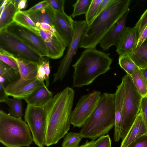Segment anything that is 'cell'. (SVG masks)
<instances>
[{"label":"cell","instance_id":"obj_24","mask_svg":"<svg viewBox=\"0 0 147 147\" xmlns=\"http://www.w3.org/2000/svg\"><path fill=\"white\" fill-rule=\"evenodd\" d=\"M140 69L147 67V39L137 50L129 55Z\"/></svg>","mask_w":147,"mask_h":147},{"label":"cell","instance_id":"obj_11","mask_svg":"<svg viewBox=\"0 0 147 147\" xmlns=\"http://www.w3.org/2000/svg\"><path fill=\"white\" fill-rule=\"evenodd\" d=\"M4 30L29 46L42 57H47L45 46L40 35L28 29L17 24L14 22Z\"/></svg>","mask_w":147,"mask_h":147},{"label":"cell","instance_id":"obj_22","mask_svg":"<svg viewBox=\"0 0 147 147\" xmlns=\"http://www.w3.org/2000/svg\"><path fill=\"white\" fill-rule=\"evenodd\" d=\"M14 22L17 24L30 30L39 35V29L30 17L28 13L24 11L18 10L13 18Z\"/></svg>","mask_w":147,"mask_h":147},{"label":"cell","instance_id":"obj_30","mask_svg":"<svg viewBox=\"0 0 147 147\" xmlns=\"http://www.w3.org/2000/svg\"><path fill=\"white\" fill-rule=\"evenodd\" d=\"M82 138L79 133H67L63 138L61 147H78Z\"/></svg>","mask_w":147,"mask_h":147},{"label":"cell","instance_id":"obj_34","mask_svg":"<svg viewBox=\"0 0 147 147\" xmlns=\"http://www.w3.org/2000/svg\"><path fill=\"white\" fill-rule=\"evenodd\" d=\"M111 141L108 135H105L95 140L94 147H111Z\"/></svg>","mask_w":147,"mask_h":147},{"label":"cell","instance_id":"obj_42","mask_svg":"<svg viewBox=\"0 0 147 147\" xmlns=\"http://www.w3.org/2000/svg\"><path fill=\"white\" fill-rule=\"evenodd\" d=\"M38 28L39 29L48 31L53 32L56 31L54 27L46 23H42L40 24Z\"/></svg>","mask_w":147,"mask_h":147},{"label":"cell","instance_id":"obj_26","mask_svg":"<svg viewBox=\"0 0 147 147\" xmlns=\"http://www.w3.org/2000/svg\"><path fill=\"white\" fill-rule=\"evenodd\" d=\"M131 76L138 92L142 97L147 95V80L140 69L134 71Z\"/></svg>","mask_w":147,"mask_h":147},{"label":"cell","instance_id":"obj_45","mask_svg":"<svg viewBox=\"0 0 147 147\" xmlns=\"http://www.w3.org/2000/svg\"><path fill=\"white\" fill-rule=\"evenodd\" d=\"M95 142V140H92L90 141L87 140L85 143L78 147H94Z\"/></svg>","mask_w":147,"mask_h":147},{"label":"cell","instance_id":"obj_46","mask_svg":"<svg viewBox=\"0 0 147 147\" xmlns=\"http://www.w3.org/2000/svg\"><path fill=\"white\" fill-rule=\"evenodd\" d=\"M9 0H3L0 1V14L4 10Z\"/></svg>","mask_w":147,"mask_h":147},{"label":"cell","instance_id":"obj_40","mask_svg":"<svg viewBox=\"0 0 147 147\" xmlns=\"http://www.w3.org/2000/svg\"><path fill=\"white\" fill-rule=\"evenodd\" d=\"M49 5L46 0H44L39 2L28 10L24 11L26 13L33 12L44 8Z\"/></svg>","mask_w":147,"mask_h":147},{"label":"cell","instance_id":"obj_5","mask_svg":"<svg viewBox=\"0 0 147 147\" xmlns=\"http://www.w3.org/2000/svg\"><path fill=\"white\" fill-rule=\"evenodd\" d=\"M30 128L22 118L0 111V142L6 147H29L33 143Z\"/></svg>","mask_w":147,"mask_h":147},{"label":"cell","instance_id":"obj_12","mask_svg":"<svg viewBox=\"0 0 147 147\" xmlns=\"http://www.w3.org/2000/svg\"><path fill=\"white\" fill-rule=\"evenodd\" d=\"M74 21L64 11H55L54 27L66 47L69 46L73 34Z\"/></svg>","mask_w":147,"mask_h":147},{"label":"cell","instance_id":"obj_25","mask_svg":"<svg viewBox=\"0 0 147 147\" xmlns=\"http://www.w3.org/2000/svg\"><path fill=\"white\" fill-rule=\"evenodd\" d=\"M43 57L40 62L37 64V70L36 79L41 82H46L47 87L49 85V76L51 69L49 58Z\"/></svg>","mask_w":147,"mask_h":147},{"label":"cell","instance_id":"obj_39","mask_svg":"<svg viewBox=\"0 0 147 147\" xmlns=\"http://www.w3.org/2000/svg\"><path fill=\"white\" fill-rule=\"evenodd\" d=\"M147 39V24L138 34V38L135 51H136Z\"/></svg>","mask_w":147,"mask_h":147},{"label":"cell","instance_id":"obj_16","mask_svg":"<svg viewBox=\"0 0 147 147\" xmlns=\"http://www.w3.org/2000/svg\"><path fill=\"white\" fill-rule=\"evenodd\" d=\"M115 93V117L114 138L115 141L117 142L121 138L122 115L124 98V85L122 81L121 84L117 86Z\"/></svg>","mask_w":147,"mask_h":147},{"label":"cell","instance_id":"obj_20","mask_svg":"<svg viewBox=\"0 0 147 147\" xmlns=\"http://www.w3.org/2000/svg\"><path fill=\"white\" fill-rule=\"evenodd\" d=\"M27 13L38 28L40 24L42 23H47L54 27L55 11L49 4L41 10Z\"/></svg>","mask_w":147,"mask_h":147},{"label":"cell","instance_id":"obj_2","mask_svg":"<svg viewBox=\"0 0 147 147\" xmlns=\"http://www.w3.org/2000/svg\"><path fill=\"white\" fill-rule=\"evenodd\" d=\"M131 0H113L109 6L96 17L85 29L79 47L96 48L97 45L127 12Z\"/></svg>","mask_w":147,"mask_h":147},{"label":"cell","instance_id":"obj_4","mask_svg":"<svg viewBox=\"0 0 147 147\" xmlns=\"http://www.w3.org/2000/svg\"><path fill=\"white\" fill-rule=\"evenodd\" d=\"M115 117V94L104 93L79 133L82 138L95 140L107 134L114 127Z\"/></svg>","mask_w":147,"mask_h":147},{"label":"cell","instance_id":"obj_23","mask_svg":"<svg viewBox=\"0 0 147 147\" xmlns=\"http://www.w3.org/2000/svg\"><path fill=\"white\" fill-rule=\"evenodd\" d=\"M45 84L36 78L25 84L16 91L11 96L13 98L24 99L31 94L39 86Z\"/></svg>","mask_w":147,"mask_h":147},{"label":"cell","instance_id":"obj_19","mask_svg":"<svg viewBox=\"0 0 147 147\" xmlns=\"http://www.w3.org/2000/svg\"><path fill=\"white\" fill-rule=\"evenodd\" d=\"M147 134V127L139 112L126 136L122 140L120 147H127L133 142Z\"/></svg>","mask_w":147,"mask_h":147},{"label":"cell","instance_id":"obj_37","mask_svg":"<svg viewBox=\"0 0 147 147\" xmlns=\"http://www.w3.org/2000/svg\"><path fill=\"white\" fill-rule=\"evenodd\" d=\"M140 113L147 127V95L142 97L140 104Z\"/></svg>","mask_w":147,"mask_h":147},{"label":"cell","instance_id":"obj_14","mask_svg":"<svg viewBox=\"0 0 147 147\" xmlns=\"http://www.w3.org/2000/svg\"><path fill=\"white\" fill-rule=\"evenodd\" d=\"M128 12L123 15L101 41L100 45L104 51H107L113 45L116 46L125 27L126 19Z\"/></svg>","mask_w":147,"mask_h":147},{"label":"cell","instance_id":"obj_13","mask_svg":"<svg viewBox=\"0 0 147 147\" xmlns=\"http://www.w3.org/2000/svg\"><path fill=\"white\" fill-rule=\"evenodd\" d=\"M138 38V33L134 27H125L116 46L117 54L119 56L132 54L135 51Z\"/></svg>","mask_w":147,"mask_h":147},{"label":"cell","instance_id":"obj_33","mask_svg":"<svg viewBox=\"0 0 147 147\" xmlns=\"http://www.w3.org/2000/svg\"><path fill=\"white\" fill-rule=\"evenodd\" d=\"M0 59L13 69L18 71L17 64L11 57V54L1 48H0Z\"/></svg>","mask_w":147,"mask_h":147},{"label":"cell","instance_id":"obj_18","mask_svg":"<svg viewBox=\"0 0 147 147\" xmlns=\"http://www.w3.org/2000/svg\"><path fill=\"white\" fill-rule=\"evenodd\" d=\"M53 97L52 93L45 84L39 86L24 99L27 104L36 107H43L50 101Z\"/></svg>","mask_w":147,"mask_h":147},{"label":"cell","instance_id":"obj_3","mask_svg":"<svg viewBox=\"0 0 147 147\" xmlns=\"http://www.w3.org/2000/svg\"><path fill=\"white\" fill-rule=\"evenodd\" d=\"M112 61L109 54L96 48L86 49L72 65L73 87L79 88L91 84L110 70Z\"/></svg>","mask_w":147,"mask_h":147},{"label":"cell","instance_id":"obj_17","mask_svg":"<svg viewBox=\"0 0 147 147\" xmlns=\"http://www.w3.org/2000/svg\"><path fill=\"white\" fill-rule=\"evenodd\" d=\"M43 41L46 49L47 57L57 59L63 56L66 47L56 31Z\"/></svg>","mask_w":147,"mask_h":147},{"label":"cell","instance_id":"obj_43","mask_svg":"<svg viewBox=\"0 0 147 147\" xmlns=\"http://www.w3.org/2000/svg\"><path fill=\"white\" fill-rule=\"evenodd\" d=\"M8 96L5 92V87L0 83V102H4L5 100Z\"/></svg>","mask_w":147,"mask_h":147},{"label":"cell","instance_id":"obj_31","mask_svg":"<svg viewBox=\"0 0 147 147\" xmlns=\"http://www.w3.org/2000/svg\"><path fill=\"white\" fill-rule=\"evenodd\" d=\"M92 0H78L72 5L74 9L71 16H76L85 14L87 12Z\"/></svg>","mask_w":147,"mask_h":147},{"label":"cell","instance_id":"obj_15","mask_svg":"<svg viewBox=\"0 0 147 147\" xmlns=\"http://www.w3.org/2000/svg\"><path fill=\"white\" fill-rule=\"evenodd\" d=\"M11 55L17 64L20 76L19 80L26 84L36 78L37 64L16 57L11 54Z\"/></svg>","mask_w":147,"mask_h":147},{"label":"cell","instance_id":"obj_47","mask_svg":"<svg viewBox=\"0 0 147 147\" xmlns=\"http://www.w3.org/2000/svg\"><path fill=\"white\" fill-rule=\"evenodd\" d=\"M140 69L147 80V67Z\"/></svg>","mask_w":147,"mask_h":147},{"label":"cell","instance_id":"obj_10","mask_svg":"<svg viewBox=\"0 0 147 147\" xmlns=\"http://www.w3.org/2000/svg\"><path fill=\"white\" fill-rule=\"evenodd\" d=\"M101 95L100 91H94L80 98L71 115V124L74 127H82L96 107Z\"/></svg>","mask_w":147,"mask_h":147},{"label":"cell","instance_id":"obj_29","mask_svg":"<svg viewBox=\"0 0 147 147\" xmlns=\"http://www.w3.org/2000/svg\"><path fill=\"white\" fill-rule=\"evenodd\" d=\"M118 64L120 67L130 76L139 68L132 60L129 55H124L119 56Z\"/></svg>","mask_w":147,"mask_h":147},{"label":"cell","instance_id":"obj_6","mask_svg":"<svg viewBox=\"0 0 147 147\" xmlns=\"http://www.w3.org/2000/svg\"><path fill=\"white\" fill-rule=\"evenodd\" d=\"M122 81L124 85V98L120 137L123 140L140 112L142 97L138 92L130 76L125 75Z\"/></svg>","mask_w":147,"mask_h":147},{"label":"cell","instance_id":"obj_9","mask_svg":"<svg viewBox=\"0 0 147 147\" xmlns=\"http://www.w3.org/2000/svg\"><path fill=\"white\" fill-rule=\"evenodd\" d=\"M74 30L71 43L57 71L54 74L53 83L62 80L69 70L73 58L76 53L82 34L87 26L85 20H74Z\"/></svg>","mask_w":147,"mask_h":147},{"label":"cell","instance_id":"obj_28","mask_svg":"<svg viewBox=\"0 0 147 147\" xmlns=\"http://www.w3.org/2000/svg\"><path fill=\"white\" fill-rule=\"evenodd\" d=\"M0 76L4 78L9 84L13 82L20 77L19 71L0 61Z\"/></svg>","mask_w":147,"mask_h":147},{"label":"cell","instance_id":"obj_38","mask_svg":"<svg viewBox=\"0 0 147 147\" xmlns=\"http://www.w3.org/2000/svg\"><path fill=\"white\" fill-rule=\"evenodd\" d=\"M127 147H147V134L140 137Z\"/></svg>","mask_w":147,"mask_h":147},{"label":"cell","instance_id":"obj_7","mask_svg":"<svg viewBox=\"0 0 147 147\" xmlns=\"http://www.w3.org/2000/svg\"><path fill=\"white\" fill-rule=\"evenodd\" d=\"M0 48L16 57L37 64L40 62L43 57L29 46L5 30L0 32Z\"/></svg>","mask_w":147,"mask_h":147},{"label":"cell","instance_id":"obj_41","mask_svg":"<svg viewBox=\"0 0 147 147\" xmlns=\"http://www.w3.org/2000/svg\"><path fill=\"white\" fill-rule=\"evenodd\" d=\"M113 0H102L99 5L97 13L94 19L106 9L113 2Z\"/></svg>","mask_w":147,"mask_h":147},{"label":"cell","instance_id":"obj_1","mask_svg":"<svg viewBox=\"0 0 147 147\" xmlns=\"http://www.w3.org/2000/svg\"><path fill=\"white\" fill-rule=\"evenodd\" d=\"M75 92L67 87L53 96L45 106L47 124L45 146L56 144L69 129Z\"/></svg>","mask_w":147,"mask_h":147},{"label":"cell","instance_id":"obj_44","mask_svg":"<svg viewBox=\"0 0 147 147\" xmlns=\"http://www.w3.org/2000/svg\"><path fill=\"white\" fill-rule=\"evenodd\" d=\"M27 2L26 0H20L17 7L18 10L24 9L26 6Z\"/></svg>","mask_w":147,"mask_h":147},{"label":"cell","instance_id":"obj_32","mask_svg":"<svg viewBox=\"0 0 147 147\" xmlns=\"http://www.w3.org/2000/svg\"><path fill=\"white\" fill-rule=\"evenodd\" d=\"M102 0H92L88 10L85 14V19L87 26L89 25L93 20Z\"/></svg>","mask_w":147,"mask_h":147},{"label":"cell","instance_id":"obj_21","mask_svg":"<svg viewBox=\"0 0 147 147\" xmlns=\"http://www.w3.org/2000/svg\"><path fill=\"white\" fill-rule=\"evenodd\" d=\"M18 11L13 0H9L4 10L0 14V32L14 22V17Z\"/></svg>","mask_w":147,"mask_h":147},{"label":"cell","instance_id":"obj_27","mask_svg":"<svg viewBox=\"0 0 147 147\" xmlns=\"http://www.w3.org/2000/svg\"><path fill=\"white\" fill-rule=\"evenodd\" d=\"M4 102L9 107L10 113L12 116L22 118L23 111L22 101L21 99L9 98L7 97L5 100Z\"/></svg>","mask_w":147,"mask_h":147},{"label":"cell","instance_id":"obj_35","mask_svg":"<svg viewBox=\"0 0 147 147\" xmlns=\"http://www.w3.org/2000/svg\"><path fill=\"white\" fill-rule=\"evenodd\" d=\"M49 5L55 11L64 12L65 1L64 0H47Z\"/></svg>","mask_w":147,"mask_h":147},{"label":"cell","instance_id":"obj_8","mask_svg":"<svg viewBox=\"0 0 147 147\" xmlns=\"http://www.w3.org/2000/svg\"><path fill=\"white\" fill-rule=\"evenodd\" d=\"M24 119L29 127L35 144L38 147H44L47 124L45 106L38 107L27 104Z\"/></svg>","mask_w":147,"mask_h":147},{"label":"cell","instance_id":"obj_36","mask_svg":"<svg viewBox=\"0 0 147 147\" xmlns=\"http://www.w3.org/2000/svg\"><path fill=\"white\" fill-rule=\"evenodd\" d=\"M147 24V9L141 16L134 26L138 31V34Z\"/></svg>","mask_w":147,"mask_h":147}]
</instances>
